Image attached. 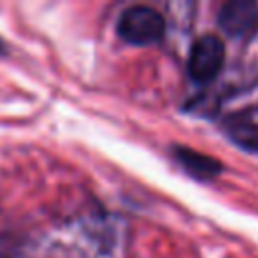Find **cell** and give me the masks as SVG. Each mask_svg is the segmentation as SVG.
I'll use <instances>...</instances> for the list:
<instances>
[{
  "mask_svg": "<svg viewBox=\"0 0 258 258\" xmlns=\"http://www.w3.org/2000/svg\"><path fill=\"white\" fill-rule=\"evenodd\" d=\"M117 30L119 36L131 44H153L163 36L165 20L149 6H131L121 14Z\"/></svg>",
  "mask_w": 258,
  "mask_h": 258,
  "instance_id": "obj_1",
  "label": "cell"
},
{
  "mask_svg": "<svg viewBox=\"0 0 258 258\" xmlns=\"http://www.w3.org/2000/svg\"><path fill=\"white\" fill-rule=\"evenodd\" d=\"M224 54H226V48L220 36L216 34L200 36L189 50V60H187L189 77L198 83L212 81L224 64Z\"/></svg>",
  "mask_w": 258,
  "mask_h": 258,
  "instance_id": "obj_2",
  "label": "cell"
},
{
  "mask_svg": "<svg viewBox=\"0 0 258 258\" xmlns=\"http://www.w3.org/2000/svg\"><path fill=\"white\" fill-rule=\"evenodd\" d=\"M218 22L228 34L244 36L258 24V4L250 0H232L222 6Z\"/></svg>",
  "mask_w": 258,
  "mask_h": 258,
  "instance_id": "obj_3",
  "label": "cell"
},
{
  "mask_svg": "<svg viewBox=\"0 0 258 258\" xmlns=\"http://www.w3.org/2000/svg\"><path fill=\"white\" fill-rule=\"evenodd\" d=\"M173 157L196 179H212L222 171V165L218 163V159L202 155V153H198L189 147H183V145L173 147Z\"/></svg>",
  "mask_w": 258,
  "mask_h": 258,
  "instance_id": "obj_4",
  "label": "cell"
},
{
  "mask_svg": "<svg viewBox=\"0 0 258 258\" xmlns=\"http://www.w3.org/2000/svg\"><path fill=\"white\" fill-rule=\"evenodd\" d=\"M230 137L246 149H258V125L244 121V119H234L230 123Z\"/></svg>",
  "mask_w": 258,
  "mask_h": 258,
  "instance_id": "obj_5",
  "label": "cell"
},
{
  "mask_svg": "<svg viewBox=\"0 0 258 258\" xmlns=\"http://www.w3.org/2000/svg\"><path fill=\"white\" fill-rule=\"evenodd\" d=\"M4 52H6V44L0 40V54H4Z\"/></svg>",
  "mask_w": 258,
  "mask_h": 258,
  "instance_id": "obj_6",
  "label": "cell"
}]
</instances>
